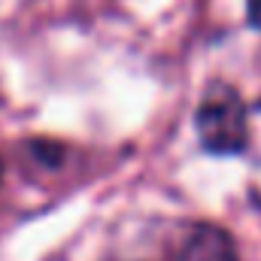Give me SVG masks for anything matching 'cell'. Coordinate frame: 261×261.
I'll use <instances>...</instances> for the list:
<instances>
[{"label": "cell", "instance_id": "obj_1", "mask_svg": "<svg viewBox=\"0 0 261 261\" xmlns=\"http://www.w3.org/2000/svg\"><path fill=\"white\" fill-rule=\"evenodd\" d=\"M195 130L206 152L240 155L249 143V119L240 94L225 82L210 85L195 113Z\"/></svg>", "mask_w": 261, "mask_h": 261}, {"label": "cell", "instance_id": "obj_2", "mask_svg": "<svg viewBox=\"0 0 261 261\" xmlns=\"http://www.w3.org/2000/svg\"><path fill=\"white\" fill-rule=\"evenodd\" d=\"M179 261H240L231 234L213 222H197L182 240Z\"/></svg>", "mask_w": 261, "mask_h": 261}, {"label": "cell", "instance_id": "obj_3", "mask_svg": "<svg viewBox=\"0 0 261 261\" xmlns=\"http://www.w3.org/2000/svg\"><path fill=\"white\" fill-rule=\"evenodd\" d=\"M246 21L249 28L261 31V0H246Z\"/></svg>", "mask_w": 261, "mask_h": 261}, {"label": "cell", "instance_id": "obj_4", "mask_svg": "<svg viewBox=\"0 0 261 261\" xmlns=\"http://www.w3.org/2000/svg\"><path fill=\"white\" fill-rule=\"evenodd\" d=\"M258 110H261V100H258Z\"/></svg>", "mask_w": 261, "mask_h": 261}]
</instances>
